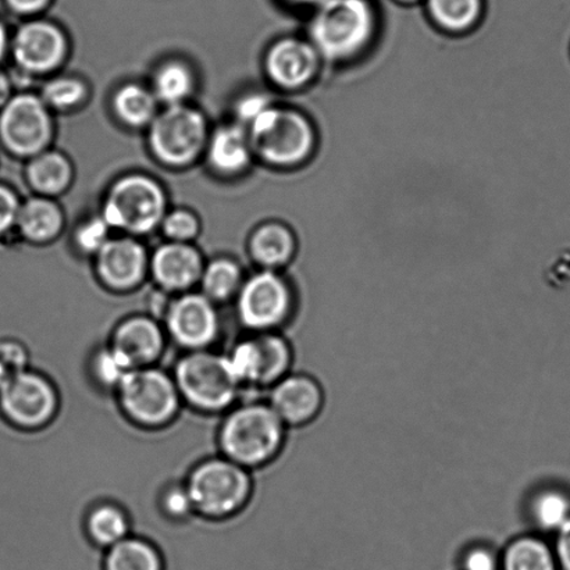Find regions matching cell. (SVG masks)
<instances>
[{
    "instance_id": "obj_1",
    "label": "cell",
    "mask_w": 570,
    "mask_h": 570,
    "mask_svg": "<svg viewBox=\"0 0 570 570\" xmlns=\"http://www.w3.org/2000/svg\"><path fill=\"white\" fill-rule=\"evenodd\" d=\"M287 426L267 401L238 402L225 413L217 432L220 455L248 471L275 461L285 443Z\"/></svg>"
},
{
    "instance_id": "obj_24",
    "label": "cell",
    "mask_w": 570,
    "mask_h": 570,
    "mask_svg": "<svg viewBox=\"0 0 570 570\" xmlns=\"http://www.w3.org/2000/svg\"><path fill=\"white\" fill-rule=\"evenodd\" d=\"M249 158L247 137L237 127H226L216 132L210 147V160L217 169L236 171L243 169Z\"/></svg>"
},
{
    "instance_id": "obj_25",
    "label": "cell",
    "mask_w": 570,
    "mask_h": 570,
    "mask_svg": "<svg viewBox=\"0 0 570 570\" xmlns=\"http://www.w3.org/2000/svg\"><path fill=\"white\" fill-rule=\"evenodd\" d=\"M17 219L21 232L37 242L53 237L61 226L59 209L43 199L28 200L17 214Z\"/></svg>"
},
{
    "instance_id": "obj_20",
    "label": "cell",
    "mask_w": 570,
    "mask_h": 570,
    "mask_svg": "<svg viewBox=\"0 0 570 570\" xmlns=\"http://www.w3.org/2000/svg\"><path fill=\"white\" fill-rule=\"evenodd\" d=\"M86 532L95 547L106 551L131 534L130 518L115 502H99L87 513Z\"/></svg>"
},
{
    "instance_id": "obj_30",
    "label": "cell",
    "mask_w": 570,
    "mask_h": 570,
    "mask_svg": "<svg viewBox=\"0 0 570 570\" xmlns=\"http://www.w3.org/2000/svg\"><path fill=\"white\" fill-rule=\"evenodd\" d=\"M28 177L38 191L55 194L70 181V166L59 154H45L32 161Z\"/></svg>"
},
{
    "instance_id": "obj_33",
    "label": "cell",
    "mask_w": 570,
    "mask_h": 570,
    "mask_svg": "<svg viewBox=\"0 0 570 570\" xmlns=\"http://www.w3.org/2000/svg\"><path fill=\"white\" fill-rule=\"evenodd\" d=\"M159 505L165 517L175 522L186 521L195 515L191 495L186 483H173L161 491Z\"/></svg>"
},
{
    "instance_id": "obj_10",
    "label": "cell",
    "mask_w": 570,
    "mask_h": 570,
    "mask_svg": "<svg viewBox=\"0 0 570 570\" xmlns=\"http://www.w3.org/2000/svg\"><path fill=\"white\" fill-rule=\"evenodd\" d=\"M161 324L184 352L212 350L222 334L216 304L203 293H184L169 302Z\"/></svg>"
},
{
    "instance_id": "obj_47",
    "label": "cell",
    "mask_w": 570,
    "mask_h": 570,
    "mask_svg": "<svg viewBox=\"0 0 570 570\" xmlns=\"http://www.w3.org/2000/svg\"><path fill=\"white\" fill-rule=\"evenodd\" d=\"M404 2H415V0H404Z\"/></svg>"
},
{
    "instance_id": "obj_23",
    "label": "cell",
    "mask_w": 570,
    "mask_h": 570,
    "mask_svg": "<svg viewBox=\"0 0 570 570\" xmlns=\"http://www.w3.org/2000/svg\"><path fill=\"white\" fill-rule=\"evenodd\" d=\"M254 258L266 267H278L288 262L294 253V238L281 225H267L253 239Z\"/></svg>"
},
{
    "instance_id": "obj_12",
    "label": "cell",
    "mask_w": 570,
    "mask_h": 570,
    "mask_svg": "<svg viewBox=\"0 0 570 570\" xmlns=\"http://www.w3.org/2000/svg\"><path fill=\"white\" fill-rule=\"evenodd\" d=\"M149 138L160 160L169 165L187 164L203 147L204 117L186 106L173 105L154 121Z\"/></svg>"
},
{
    "instance_id": "obj_17",
    "label": "cell",
    "mask_w": 570,
    "mask_h": 570,
    "mask_svg": "<svg viewBox=\"0 0 570 570\" xmlns=\"http://www.w3.org/2000/svg\"><path fill=\"white\" fill-rule=\"evenodd\" d=\"M145 273V253L131 239L108 242L99 250L98 275L110 289L137 287Z\"/></svg>"
},
{
    "instance_id": "obj_13",
    "label": "cell",
    "mask_w": 570,
    "mask_h": 570,
    "mask_svg": "<svg viewBox=\"0 0 570 570\" xmlns=\"http://www.w3.org/2000/svg\"><path fill=\"white\" fill-rule=\"evenodd\" d=\"M0 132L6 145L19 155H33L48 142L50 121L41 100L20 95L10 100L0 117Z\"/></svg>"
},
{
    "instance_id": "obj_4",
    "label": "cell",
    "mask_w": 570,
    "mask_h": 570,
    "mask_svg": "<svg viewBox=\"0 0 570 570\" xmlns=\"http://www.w3.org/2000/svg\"><path fill=\"white\" fill-rule=\"evenodd\" d=\"M115 395L127 421L145 430L169 426L183 406L171 372L156 365L134 368Z\"/></svg>"
},
{
    "instance_id": "obj_2",
    "label": "cell",
    "mask_w": 570,
    "mask_h": 570,
    "mask_svg": "<svg viewBox=\"0 0 570 570\" xmlns=\"http://www.w3.org/2000/svg\"><path fill=\"white\" fill-rule=\"evenodd\" d=\"M171 374L183 404L205 415L226 413L242 400L243 390L220 352H184Z\"/></svg>"
},
{
    "instance_id": "obj_45",
    "label": "cell",
    "mask_w": 570,
    "mask_h": 570,
    "mask_svg": "<svg viewBox=\"0 0 570 570\" xmlns=\"http://www.w3.org/2000/svg\"><path fill=\"white\" fill-rule=\"evenodd\" d=\"M4 45H6V33H4L3 27L0 26V58H2Z\"/></svg>"
},
{
    "instance_id": "obj_3",
    "label": "cell",
    "mask_w": 570,
    "mask_h": 570,
    "mask_svg": "<svg viewBox=\"0 0 570 570\" xmlns=\"http://www.w3.org/2000/svg\"><path fill=\"white\" fill-rule=\"evenodd\" d=\"M184 483L191 495L195 515L209 521L236 517L254 493L250 471L223 455L199 461Z\"/></svg>"
},
{
    "instance_id": "obj_32",
    "label": "cell",
    "mask_w": 570,
    "mask_h": 570,
    "mask_svg": "<svg viewBox=\"0 0 570 570\" xmlns=\"http://www.w3.org/2000/svg\"><path fill=\"white\" fill-rule=\"evenodd\" d=\"M155 89L161 100L176 105L186 98L191 89V76L181 65H167L158 72Z\"/></svg>"
},
{
    "instance_id": "obj_44",
    "label": "cell",
    "mask_w": 570,
    "mask_h": 570,
    "mask_svg": "<svg viewBox=\"0 0 570 570\" xmlns=\"http://www.w3.org/2000/svg\"><path fill=\"white\" fill-rule=\"evenodd\" d=\"M11 373L0 363V390L3 389V385L8 382Z\"/></svg>"
},
{
    "instance_id": "obj_16",
    "label": "cell",
    "mask_w": 570,
    "mask_h": 570,
    "mask_svg": "<svg viewBox=\"0 0 570 570\" xmlns=\"http://www.w3.org/2000/svg\"><path fill=\"white\" fill-rule=\"evenodd\" d=\"M65 37L50 22L33 21L21 28L14 41L17 61L28 70L45 71L65 55Z\"/></svg>"
},
{
    "instance_id": "obj_43",
    "label": "cell",
    "mask_w": 570,
    "mask_h": 570,
    "mask_svg": "<svg viewBox=\"0 0 570 570\" xmlns=\"http://www.w3.org/2000/svg\"><path fill=\"white\" fill-rule=\"evenodd\" d=\"M10 94L9 82L6 80V77L0 75V106L6 104Z\"/></svg>"
},
{
    "instance_id": "obj_38",
    "label": "cell",
    "mask_w": 570,
    "mask_h": 570,
    "mask_svg": "<svg viewBox=\"0 0 570 570\" xmlns=\"http://www.w3.org/2000/svg\"><path fill=\"white\" fill-rule=\"evenodd\" d=\"M0 363H2L11 374L26 371V368H28V352L26 346L16 343V341H4V343H0Z\"/></svg>"
},
{
    "instance_id": "obj_14",
    "label": "cell",
    "mask_w": 570,
    "mask_h": 570,
    "mask_svg": "<svg viewBox=\"0 0 570 570\" xmlns=\"http://www.w3.org/2000/svg\"><path fill=\"white\" fill-rule=\"evenodd\" d=\"M167 338L164 324L150 315H134L117 323L109 345L131 368L155 366L164 356Z\"/></svg>"
},
{
    "instance_id": "obj_15",
    "label": "cell",
    "mask_w": 570,
    "mask_h": 570,
    "mask_svg": "<svg viewBox=\"0 0 570 570\" xmlns=\"http://www.w3.org/2000/svg\"><path fill=\"white\" fill-rule=\"evenodd\" d=\"M273 411L287 428H302L321 415L324 391L321 383L302 373H289L269 389Z\"/></svg>"
},
{
    "instance_id": "obj_28",
    "label": "cell",
    "mask_w": 570,
    "mask_h": 570,
    "mask_svg": "<svg viewBox=\"0 0 570 570\" xmlns=\"http://www.w3.org/2000/svg\"><path fill=\"white\" fill-rule=\"evenodd\" d=\"M430 13L450 31H465L482 13V0H429Z\"/></svg>"
},
{
    "instance_id": "obj_22",
    "label": "cell",
    "mask_w": 570,
    "mask_h": 570,
    "mask_svg": "<svg viewBox=\"0 0 570 570\" xmlns=\"http://www.w3.org/2000/svg\"><path fill=\"white\" fill-rule=\"evenodd\" d=\"M500 570H560L554 549L538 535L513 539L500 556Z\"/></svg>"
},
{
    "instance_id": "obj_31",
    "label": "cell",
    "mask_w": 570,
    "mask_h": 570,
    "mask_svg": "<svg viewBox=\"0 0 570 570\" xmlns=\"http://www.w3.org/2000/svg\"><path fill=\"white\" fill-rule=\"evenodd\" d=\"M115 108L121 120L131 126H141L149 121L155 111L153 95L137 86H127L117 92Z\"/></svg>"
},
{
    "instance_id": "obj_34",
    "label": "cell",
    "mask_w": 570,
    "mask_h": 570,
    "mask_svg": "<svg viewBox=\"0 0 570 570\" xmlns=\"http://www.w3.org/2000/svg\"><path fill=\"white\" fill-rule=\"evenodd\" d=\"M83 87L72 78H59L43 88V99L55 108H69L82 98Z\"/></svg>"
},
{
    "instance_id": "obj_19",
    "label": "cell",
    "mask_w": 570,
    "mask_h": 570,
    "mask_svg": "<svg viewBox=\"0 0 570 570\" xmlns=\"http://www.w3.org/2000/svg\"><path fill=\"white\" fill-rule=\"evenodd\" d=\"M203 262L197 250L183 244L166 245L153 259L156 283L169 293H187L203 276Z\"/></svg>"
},
{
    "instance_id": "obj_9",
    "label": "cell",
    "mask_w": 570,
    "mask_h": 570,
    "mask_svg": "<svg viewBox=\"0 0 570 570\" xmlns=\"http://www.w3.org/2000/svg\"><path fill=\"white\" fill-rule=\"evenodd\" d=\"M250 128L255 148L275 165L299 164L315 145L311 122L298 111L267 108L250 122Z\"/></svg>"
},
{
    "instance_id": "obj_46",
    "label": "cell",
    "mask_w": 570,
    "mask_h": 570,
    "mask_svg": "<svg viewBox=\"0 0 570 570\" xmlns=\"http://www.w3.org/2000/svg\"><path fill=\"white\" fill-rule=\"evenodd\" d=\"M289 2L295 4H313L321 3L322 0H289Z\"/></svg>"
},
{
    "instance_id": "obj_42",
    "label": "cell",
    "mask_w": 570,
    "mask_h": 570,
    "mask_svg": "<svg viewBox=\"0 0 570 570\" xmlns=\"http://www.w3.org/2000/svg\"><path fill=\"white\" fill-rule=\"evenodd\" d=\"M11 9L17 13H36L49 3V0H8Z\"/></svg>"
},
{
    "instance_id": "obj_35",
    "label": "cell",
    "mask_w": 570,
    "mask_h": 570,
    "mask_svg": "<svg viewBox=\"0 0 570 570\" xmlns=\"http://www.w3.org/2000/svg\"><path fill=\"white\" fill-rule=\"evenodd\" d=\"M108 223L104 219H95L82 226L77 233V243L86 253L100 250L108 243Z\"/></svg>"
},
{
    "instance_id": "obj_21",
    "label": "cell",
    "mask_w": 570,
    "mask_h": 570,
    "mask_svg": "<svg viewBox=\"0 0 570 570\" xmlns=\"http://www.w3.org/2000/svg\"><path fill=\"white\" fill-rule=\"evenodd\" d=\"M102 567L104 570H166L158 547L132 534L105 551Z\"/></svg>"
},
{
    "instance_id": "obj_26",
    "label": "cell",
    "mask_w": 570,
    "mask_h": 570,
    "mask_svg": "<svg viewBox=\"0 0 570 570\" xmlns=\"http://www.w3.org/2000/svg\"><path fill=\"white\" fill-rule=\"evenodd\" d=\"M535 527L543 532L557 533L570 521V499L563 491L549 489L534 495L530 505Z\"/></svg>"
},
{
    "instance_id": "obj_41",
    "label": "cell",
    "mask_w": 570,
    "mask_h": 570,
    "mask_svg": "<svg viewBox=\"0 0 570 570\" xmlns=\"http://www.w3.org/2000/svg\"><path fill=\"white\" fill-rule=\"evenodd\" d=\"M267 108H271L267 99L259 97V95H254V97L244 99L243 102L238 105V115L244 121L253 122L256 117Z\"/></svg>"
},
{
    "instance_id": "obj_29",
    "label": "cell",
    "mask_w": 570,
    "mask_h": 570,
    "mask_svg": "<svg viewBox=\"0 0 570 570\" xmlns=\"http://www.w3.org/2000/svg\"><path fill=\"white\" fill-rule=\"evenodd\" d=\"M134 371L125 357L114 346L106 344L94 352L89 361V372L95 383L105 391L116 393L127 374Z\"/></svg>"
},
{
    "instance_id": "obj_18",
    "label": "cell",
    "mask_w": 570,
    "mask_h": 570,
    "mask_svg": "<svg viewBox=\"0 0 570 570\" xmlns=\"http://www.w3.org/2000/svg\"><path fill=\"white\" fill-rule=\"evenodd\" d=\"M267 72L272 80L284 88L305 86L317 70V50L298 39H283L267 56Z\"/></svg>"
},
{
    "instance_id": "obj_36",
    "label": "cell",
    "mask_w": 570,
    "mask_h": 570,
    "mask_svg": "<svg viewBox=\"0 0 570 570\" xmlns=\"http://www.w3.org/2000/svg\"><path fill=\"white\" fill-rule=\"evenodd\" d=\"M461 563L462 570H500V556L488 546H473Z\"/></svg>"
},
{
    "instance_id": "obj_11",
    "label": "cell",
    "mask_w": 570,
    "mask_h": 570,
    "mask_svg": "<svg viewBox=\"0 0 570 570\" xmlns=\"http://www.w3.org/2000/svg\"><path fill=\"white\" fill-rule=\"evenodd\" d=\"M165 212V197L158 184L145 177H127L111 189L104 209L109 227L148 233Z\"/></svg>"
},
{
    "instance_id": "obj_39",
    "label": "cell",
    "mask_w": 570,
    "mask_h": 570,
    "mask_svg": "<svg viewBox=\"0 0 570 570\" xmlns=\"http://www.w3.org/2000/svg\"><path fill=\"white\" fill-rule=\"evenodd\" d=\"M17 214H19V206L14 195L9 189L0 187V233L8 230Z\"/></svg>"
},
{
    "instance_id": "obj_8",
    "label": "cell",
    "mask_w": 570,
    "mask_h": 570,
    "mask_svg": "<svg viewBox=\"0 0 570 570\" xmlns=\"http://www.w3.org/2000/svg\"><path fill=\"white\" fill-rule=\"evenodd\" d=\"M293 307L288 284L272 271L248 278L236 296L239 326L247 333L278 332L289 321Z\"/></svg>"
},
{
    "instance_id": "obj_7",
    "label": "cell",
    "mask_w": 570,
    "mask_h": 570,
    "mask_svg": "<svg viewBox=\"0 0 570 570\" xmlns=\"http://www.w3.org/2000/svg\"><path fill=\"white\" fill-rule=\"evenodd\" d=\"M0 410L16 428L41 430L58 416L59 391L45 374L26 368L11 374L0 390Z\"/></svg>"
},
{
    "instance_id": "obj_40",
    "label": "cell",
    "mask_w": 570,
    "mask_h": 570,
    "mask_svg": "<svg viewBox=\"0 0 570 570\" xmlns=\"http://www.w3.org/2000/svg\"><path fill=\"white\" fill-rule=\"evenodd\" d=\"M556 534V546L552 549L556 552L558 569L570 570V521Z\"/></svg>"
},
{
    "instance_id": "obj_37",
    "label": "cell",
    "mask_w": 570,
    "mask_h": 570,
    "mask_svg": "<svg viewBox=\"0 0 570 570\" xmlns=\"http://www.w3.org/2000/svg\"><path fill=\"white\" fill-rule=\"evenodd\" d=\"M167 236L175 239H188L198 232V223L187 212H175L167 216L164 225Z\"/></svg>"
},
{
    "instance_id": "obj_5",
    "label": "cell",
    "mask_w": 570,
    "mask_h": 570,
    "mask_svg": "<svg viewBox=\"0 0 570 570\" xmlns=\"http://www.w3.org/2000/svg\"><path fill=\"white\" fill-rule=\"evenodd\" d=\"M374 32V14L366 0H322L311 36L317 52L332 60L361 53Z\"/></svg>"
},
{
    "instance_id": "obj_27",
    "label": "cell",
    "mask_w": 570,
    "mask_h": 570,
    "mask_svg": "<svg viewBox=\"0 0 570 570\" xmlns=\"http://www.w3.org/2000/svg\"><path fill=\"white\" fill-rule=\"evenodd\" d=\"M203 294L215 304L230 301L242 288V273L232 261L220 259L210 264L200 276Z\"/></svg>"
},
{
    "instance_id": "obj_6",
    "label": "cell",
    "mask_w": 570,
    "mask_h": 570,
    "mask_svg": "<svg viewBox=\"0 0 570 570\" xmlns=\"http://www.w3.org/2000/svg\"><path fill=\"white\" fill-rule=\"evenodd\" d=\"M225 355L243 391L269 390L289 374L294 362L293 346L278 332L247 333Z\"/></svg>"
}]
</instances>
